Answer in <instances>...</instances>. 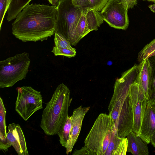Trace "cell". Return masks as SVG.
I'll list each match as a JSON object with an SVG mask.
<instances>
[{"mask_svg":"<svg viewBox=\"0 0 155 155\" xmlns=\"http://www.w3.org/2000/svg\"><path fill=\"white\" fill-rule=\"evenodd\" d=\"M56 6L28 4L12 24V33L24 42L43 41L55 33Z\"/></svg>","mask_w":155,"mask_h":155,"instance_id":"6da1fadb","label":"cell"},{"mask_svg":"<svg viewBox=\"0 0 155 155\" xmlns=\"http://www.w3.org/2000/svg\"><path fill=\"white\" fill-rule=\"evenodd\" d=\"M137 66L132 67L123 72L117 79L113 95L108 107L114 131L118 137H126L133 131V114L131 103L128 94L131 84L136 80Z\"/></svg>","mask_w":155,"mask_h":155,"instance_id":"7a4b0ae2","label":"cell"},{"mask_svg":"<svg viewBox=\"0 0 155 155\" xmlns=\"http://www.w3.org/2000/svg\"><path fill=\"white\" fill-rule=\"evenodd\" d=\"M70 91L64 84H59L43 111L40 126L48 136L57 134L64 124L71 102Z\"/></svg>","mask_w":155,"mask_h":155,"instance_id":"3957f363","label":"cell"},{"mask_svg":"<svg viewBox=\"0 0 155 155\" xmlns=\"http://www.w3.org/2000/svg\"><path fill=\"white\" fill-rule=\"evenodd\" d=\"M57 7L55 33L61 35L71 45H75L76 27L85 8L75 6L71 0H61Z\"/></svg>","mask_w":155,"mask_h":155,"instance_id":"277c9868","label":"cell"},{"mask_svg":"<svg viewBox=\"0 0 155 155\" xmlns=\"http://www.w3.org/2000/svg\"><path fill=\"white\" fill-rule=\"evenodd\" d=\"M114 134L109 115L101 114L86 137L84 141V146L93 155H104Z\"/></svg>","mask_w":155,"mask_h":155,"instance_id":"5b68a950","label":"cell"},{"mask_svg":"<svg viewBox=\"0 0 155 155\" xmlns=\"http://www.w3.org/2000/svg\"><path fill=\"white\" fill-rule=\"evenodd\" d=\"M30 64L28 53L16 54L0 61V87H11L25 79Z\"/></svg>","mask_w":155,"mask_h":155,"instance_id":"8992f818","label":"cell"},{"mask_svg":"<svg viewBox=\"0 0 155 155\" xmlns=\"http://www.w3.org/2000/svg\"><path fill=\"white\" fill-rule=\"evenodd\" d=\"M42 97L40 91L31 86H24L18 89L15 110L25 121L38 110L43 108Z\"/></svg>","mask_w":155,"mask_h":155,"instance_id":"52a82bcc","label":"cell"},{"mask_svg":"<svg viewBox=\"0 0 155 155\" xmlns=\"http://www.w3.org/2000/svg\"><path fill=\"white\" fill-rule=\"evenodd\" d=\"M128 10L120 0H108L100 13L111 27L125 30L129 25Z\"/></svg>","mask_w":155,"mask_h":155,"instance_id":"ba28073f","label":"cell"},{"mask_svg":"<svg viewBox=\"0 0 155 155\" xmlns=\"http://www.w3.org/2000/svg\"><path fill=\"white\" fill-rule=\"evenodd\" d=\"M128 94L131 100L133 114V131L140 136L147 100L136 81L130 85Z\"/></svg>","mask_w":155,"mask_h":155,"instance_id":"9c48e42d","label":"cell"},{"mask_svg":"<svg viewBox=\"0 0 155 155\" xmlns=\"http://www.w3.org/2000/svg\"><path fill=\"white\" fill-rule=\"evenodd\" d=\"M155 133V98L147 100L140 137L148 144Z\"/></svg>","mask_w":155,"mask_h":155,"instance_id":"30bf717a","label":"cell"},{"mask_svg":"<svg viewBox=\"0 0 155 155\" xmlns=\"http://www.w3.org/2000/svg\"><path fill=\"white\" fill-rule=\"evenodd\" d=\"M153 81L152 67L148 59L144 60L138 65L136 81L147 100L151 98Z\"/></svg>","mask_w":155,"mask_h":155,"instance_id":"8fae6325","label":"cell"},{"mask_svg":"<svg viewBox=\"0 0 155 155\" xmlns=\"http://www.w3.org/2000/svg\"><path fill=\"white\" fill-rule=\"evenodd\" d=\"M90 107L81 106L74 109L71 117V127L69 139L67 142L66 153H71L79 135L84 117L90 109Z\"/></svg>","mask_w":155,"mask_h":155,"instance_id":"7c38bea8","label":"cell"},{"mask_svg":"<svg viewBox=\"0 0 155 155\" xmlns=\"http://www.w3.org/2000/svg\"><path fill=\"white\" fill-rule=\"evenodd\" d=\"M8 129L7 137L9 144L19 155H28L25 137L20 126L13 123L9 125Z\"/></svg>","mask_w":155,"mask_h":155,"instance_id":"4fadbf2b","label":"cell"},{"mask_svg":"<svg viewBox=\"0 0 155 155\" xmlns=\"http://www.w3.org/2000/svg\"><path fill=\"white\" fill-rule=\"evenodd\" d=\"M128 140L127 152L134 155H148V144L133 131L127 136Z\"/></svg>","mask_w":155,"mask_h":155,"instance_id":"5bb4252c","label":"cell"},{"mask_svg":"<svg viewBox=\"0 0 155 155\" xmlns=\"http://www.w3.org/2000/svg\"><path fill=\"white\" fill-rule=\"evenodd\" d=\"M85 15L90 32L97 30L104 21L100 12L93 7H87Z\"/></svg>","mask_w":155,"mask_h":155,"instance_id":"9a60e30c","label":"cell"},{"mask_svg":"<svg viewBox=\"0 0 155 155\" xmlns=\"http://www.w3.org/2000/svg\"><path fill=\"white\" fill-rule=\"evenodd\" d=\"M33 0H13L7 12V20L10 21L15 18L23 8Z\"/></svg>","mask_w":155,"mask_h":155,"instance_id":"2e32d148","label":"cell"},{"mask_svg":"<svg viewBox=\"0 0 155 155\" xmlns=\"http://www.w3.org/2000/svg\"><path fill=\"white\" fill-rule=\"evenodd\" d=\"M86 8H85L77 24L76 29V41L77 44L90 32L88 29L85 15Z\"/></svg>","mask_w":155,"mask_h":155,"instance_id":"e0dca14e","label":"cell"},{"mask_svg":"<svg viewBox=\"0 0 155 155\" xmlns=\"http://www.w3.org/2000/svg\"><path fill=\"white\" fill-rule=\"evenodd\" d=\"M71 117L68 116L62 127L57 133L59 141L62 146L66 148L69 139L71 127Z\"/></svg>","mask_w":155,"mask_h":155,"instance_id":"ac0fdd59","label":"cell"},{"mask_svg":"<svg viewBox=\"0 0 155 155\" xmlns=\"http://www.w3.org/2000/svg\"><path fill=\"white\" fill-rule=\"evenodd\" d=\"M155 56V38L146 45L138 54L137 61L140 62Z\"/></svg>","mask_w":155,"mask_h":155,"instance_id":"d6986e66","label":"cell"},{"mask_svg":"<svg viewBox=\"0 0 155 155\" xmlns=\"http://www.w3.org/2000/svg\"><path fill=\"white\" fill-rule=\"evenodd\" d=\"M6 109L0 97V140L7 139L5 123Z\"/></svg>","mask_w":155,"mask_h":155,"instance_id":"ffe728a7","label":"cell"},{"mask_svg":"<svg viewBox=\"0 0 155 155\" xmlns=\"http://www.w3.org/2000/svg\"><path fill=\"white\" fill-rule=\"evenodd\" d=\"M54 35V46L71 49L74 48L72 47L69 42L62 35L57 33H55Z\"/></svg>","mask_w":155,"mask_h":155,"instance_id":"44dd1931","label":"cell"},{"mask_svg":"<svg viewBox=\"0 0 155 155\" xmlns=\"http://www.w3.org/2000/svg\"><path fill=\"white\" fill-rule=\"evenodd\" d=\"M51 52L55 56H64L68 58L74 57L76 54L75 49L63 48L54 46Z\"/></svg>","mask_w":155,"mask_h":155,"instance_id":"7402d4cb","label":"cell"},{"mask_svg":"<svg viewBox=\"0 0 155 155\" xmlns=\"http://www.w3.org/2000/svg\"><path fill=\"white\" fill-rule=\"evenodd\" d=\"M128 140L126 137L120 141L113 150L112 155H125L127 150Z\"/></svg>","mask_w":155,"mask_h":155,"instance_id":"603a6c76","label":"cell"},{"mask_svg":"<svg viewBox=\"0 0 155 155\" xmlns=\"http://www.w3.org/2000/svg\"><path fill=\"white\" fill-rule=\"evenodd\" d=\"M13 0H0V28L1 27L3 21L10 5Z\"/></svg>","mask_w":155,"mask_h":155,"instance_id":"cb8c5ba5","label":"cell"},{"mask_svg":"<svg viewBox=\"0 0 155 155\" xmlns=\"http://www.w3.org/2000/svg\"><path fill=\"white\" fill-rule=\"evenodd\" d=\"M121 139H122L117 137L114 134L112 137L104 155H112L113 150Z\"/></svg>","mask_w":155,"mask_h":155,"instance_id":"d4e9b609","label":"cell"},{"mask_svg":"<svg viewBox=\"0 0 155 155\" xmlns=\"http://www.w3.org/2000/svg\"><path fill=\"white\" fill-rule=\"evenodd\" d=\"M151 64L153 72V81L151 90V98L155 97V56L148 59Z\"/></svg>","mask_w":155,"mask_h":155,"instance_id":"484cf974","label":"cell"},{"mask_svg":"<svg viewBox=\"0 0 155 155\" xmlns=\"http://www.w3.org/2000/svg\"><path fill=\"white\" fill-rule=\"evenodd\" d=\"M91 6L99 12H101L108 0H89Z\"/></svg>","mask_w":155,"mask_h":155,"instance_id":"4316f807","label":"cell"},{"mask_svg":"<svg viewBox=\"0 0 155 155\" xmlns=\"http://www.w3.org/2000/svg\"><path fill=\"white\" fill-rule=\"evenodd\" d=\"M73 5L79 8L92 7L89 0H71Z\"/></svg>","mask_w":155,"mask_h":155,"instance_id":"83f0119b","label":"cell"},{"mask_svg":"<svg viewBox=\"0 0 155 155\" xmlns=\"http://www.w3.org/2000/svg\"><path fill=\"white\" fill-rule=\"evenodd\" d=\"M125 8L128 10L137 5L138 0H120Z\"/></svg>","mask_w":155,"mask_h":155,"instance_id":"f1b7e54d","label":"cell"},{"mask_svg":"<svg viewBox=\"0 0 155 155\" xmlns=\"http://www.w3.org/2000/svg\"><path fill=\"white\" fill-rule=\"evenodd\" d=\"M73 155H93L92 152L85 146L79 150H75L72 153Z\"/></svg>","mask_w":155,"mask_h":155,"instance_id":"f546056e","label":"cell"},{"mask_svg":"<svg viewBox=\"0 0 155 155\" xmlns=\"http://www.w3.org/2000/svg\"><path fill=\"white\" fill-rule=\"evenodd\" d=\"M48 1L52 5L56 6L58 5L60 2L59 0H48Z\"/></svg>","mask_w":155,"mask_h":155,"instance_id":"4dcf8cb0","label":"cell"},{"mask_svg":"<svg viewBox=\"0 0 155 155\" xmlns=\"http://www.w3.org/2000/svg\"><path fill=\"white\" fill-rule=\"evenodd\" d=\"M150 142L152 145L155 148V135H153L152 137Z\"/></svg>","mask_w":155,"mask_h":155,"instance_id":"1f68e13d","label":"cell"},{"mask_svg":"<svg viewBox=\"0 0 155 155\" xmlns=\"http://www.w3.org/2000/svg\"><path fill=\"white\" fill-rule=\"evenodd\" d=\"M143 1H147L149 2H151L155 4V0H142Z\"/></svg>","mask_w":155,"mask_h":155,"instance_id":"d6a6232c","label":"cell"},{"mask_svg":"<svg viewBox=\"0 0 155 155\" xmlns=\"http://www.w3.org/2000/svg\"><path fill=\"white\" fill-rule=\"evenodd\" d=\"M154 98H155V97H154Z\"/></svg>","mask_w":155,"mask_h":155,"instance_id":"836d02e7","label":"cell"},{"mask_svg":"<svg viewBox=\"0 0 155 155\" xmlns=\"http://www.w3.org/2000/svg\"></svg>","mask_w":155,"mask_h":155,"instance_id":"e575fe53","label":"cell"}]
</instances>
